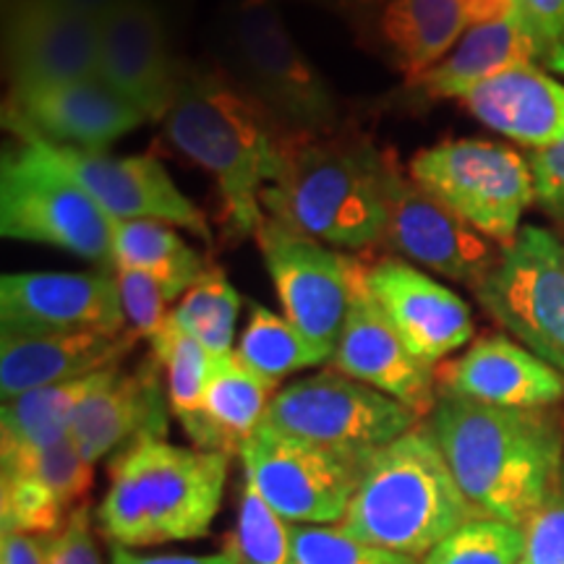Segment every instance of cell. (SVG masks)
Masks as SVG:
<instances>
[{
  "mask_svg": "<svg viewBox=\"0 0 564 564\" xmlns=\"http://www.w3.org/2000/svg\"><path fill=\"white\" fill-rule=\"evenodd\" d=\"M429 426L481 518L525 528L562 489L564 429L549 408L520 411L440 394Z\"/></svg>",
  "mask_w": 564,
  "mask_h": 564,
  "instance_id": "cell-1",
  "label": "cell"
},
{
  "mask_svg": "<svg viewBox=\"0 0 564 564\" xmlns=\"http://www.w3.org/2000/svg\"><path fill=\"white\" fill-rule=\"evenodd\" d=\"M162 126L175 150L215 178L232 236H253L267 217L262 194L285 171L293 133L232 76L209 70L183 74Z\"/></svg>",
  "mask_w": 564,
  "mask_h": 564,
  "instance_id": "cell-2",
  "label": "cell"
},
{
  "mask_svg": "<svg viewBox=\"0 0 564 564\" xmlns=\"http://www.w3.org/2000/svg\"><path fill=\"white\" fill-rule=\"evenodd\" d=\"M387 167L390 152L356 133L293 137L285 171L262 194L264 215L333 249H371L384 238Z\"/></svg>",
  "mask_w": 564,
  "mask_h": 564,
  "instance_id": "cell-3",
  "label": "cell"
},
{
  "mask_svg": "<svg viewBox=\"0 0 564 564\" xmlns=\"http://www.w3.org/2000/svg\"><path fill=\"white\" fill-rule=\"evenodd\" d=\"M228 468L223 453L139 440L112 463L97 528L126 549L204 539L220 512Z\"/></svg>",
  "mask_w": 564,
  "mask_h": 564,
  "instance_id": "cell-4",
  "label": "cell"
},
{
  "mask_svg": "<svg viewBox=\"0 0 564 564\" xmlns=\"http://www.w3.org/2000/svg\"><path fill=\"white\" fill-rule=\"evenodd\" d=\"M465 499L429 423L377 449L366 463L343 528L366 544L423 560L468 520Z\"/></svg>",
  "mask_w": 564,
  "mask_h": 564,
  "instance_id": "cell-5",
  "label": "cell"
},
{
  "mask_svg": "<svg viewBox=\"0 0 564 564\" xmlns=\"http://www.w3.org/2000/svg\"><path fill=\"white\" fill-rule=\"evenodd\" d=\"M0 232L112 270V220L40 139L19 137L3 152Z\"/></svg>",
  "mask_w": 564,
  "mask_h": 564,
  "instance_id": "cell-6",
  "label": "cell"
},
{
  "mask_svg": "<svg viewBox=\"0 0 564 564\" xmlns=\"http://www.w3.org/2000/svg\"><path fill=\"white\" fill-rule=\"evenodd\" d=\"M228 40L232 79L288 133L316 137L340 129L333 89L293 40L274 0H236Z\"/></svg>",
  "mask_w": 564,
  "mask_h": 564,
  "instance_id": "cell-7",
  "label": "cell"
},
{
  "mask_svg": "<svg viewBox=\"0 0 564 564\" xmlns=\"http://www.w3.org/2000/svg\"><path fill=\"white\" fill-rule=\"evenodd\" d=\"M408 173L499 249L514 241L523 215L535 204L528 158L499 141H440L415 152Z\"/></svg>",
  "mask_w": 564,
  "mask_h": 564,
  "instance_id": "cell-8",
  "label": "cell"
},
{
  "mask_svg": "<svg viewBox=\"0 0 564 564\" xmlns=\"http://www.w3.org/2000/svg\"><path fill=\"white\" fill-rule=\"evenodd\" d=\"M419 423L408 405L335 369L280 387L264 415L274 432L361 460Z\"/></svg>",
  "mask_w": 564,
  "mask_h": 564,
  "instance_id": "cell-9",
  "label": "cell"
},
{
  "mask_svg": "<svg viewBox=\"0 0 564 564\" xmlns=\"http://www.w3.org/2000/svg\"><path fill=\"white\" fill-rule=\"evenodd\" d=\"M476 301L520 345L564 373V241L523 225L474 288Z\"/></svg>",
  "mask_w": 564,
  "mask_h": 564,
  "instance_id": "cell-10",
  "label": "cell"
},
{
  "mask_svg": "<svg viewBox=\"0 0 564 564\" xmlns=\"http://www.w3.org/2000/svg\"><path fill=\"white\" fill-rule=\"evenodd\" d=\"M253 238L280 299L282 316L314 345L324 361H333L364 262L288 228L274 217H264Z\"/></svg>",
  "mask_w": 564,
  "mask_h": 564,
  "instance_id": "cell-11",
  "label": "cell"
},
{
  "mask_svg": "<svg viewBox=\"0 0 564 564\" xmlns=\"http://www.w3.org/2000/svg\"><path fill=\"white\" fill-rule=\"evenodd\" d=\"M243 476L293 525H340L366 463L270 426L246 442Z\"/></svg>",
  "mask_w": 564,
  "mask_h": 564,
  "instance_id": "cell-12",
  "label": "cell"
},
{
  "mask_svg": "<svg viewBox=\"0 0 564 564\" xmlns=\"http://www.w3.org/2000/svg\"><path fill=\"white\" fill-rule=\"evenodd\" d=\"M382 246L405 262L442 278L476 288L494 264L499 251L494 241L460 220L447 204L403 173L390 152L387 167V223Z\"/></svg>",
  "mask_w": 564,
  "mask_h": 564,
  "instance_id": "cell-13",
  "label": "cell"
},
{
  "mask_svg": "<svg viewBox=\"0 0 564 564\" xmlns=\"http://www.w3.org/2000/svg\"><path fill=\"white\" fill-rule=\"evenodd\" d=\"M0 333H110L126 316L116 272H11L0 278Z\"/></svg>",
  "mask_w": 564,
  "mask_h": 564,
  "instance_id": "cell-14",
  "label": "cell"
},
{
  "mask_svg": "<svg viewBox=\"0 0 564 564\" xmlns=\"http://www.w3.org/2000/svg\"><path fill=\"white\" fill-rule=\"evenodd\" d=\"M144 123V112L100 76L11 89L6 102V126L17 137H32L53 147L108 152V147Z\"/></svg>",
  "mask_w": 564,
  "mask_h": 564,
  "instance_id": "cell-15",
  "label": "cell"
},
{
  "mask_svg": "<svg viewBox=\"0 0 564 564\" xmlns=\"http://www.w3.org/2000/svg\"><path fill=\"white\" fill-rule=\"evenodd\" d=\"M45 144V141H42ZM110 220H158L212 241L204 212L181 192L167 167L150 154H108L45 144Z\"/></svg>",
  "mask_w": 564,
  "mask_h": 564,
  "instance_id": "cell-16",
  "label": "cell"
},
{
  "mask_svg": "<svg viewBox=\"0 0 564 564\" xmlns=\"http://www.w3.org/2000/svg\"><path fill=\"white\" fill-rule=\"evenodd\" d=\"M11 89L100 76V21L55 0H19L3 13Z\"/></svg>",
  "mask_w": 564,
  "mask_h": 564,
  "instance_id": "cell-17",
  "label": "cell"
},
{
  "mask_svg": "<svg viewBox=\"0 0 564 564\" xmlns=\"http://www.w3.org/2000/svg\"><path fill=\"white\" fill-rule=\"evenodd\" d=\"M100 79L147 121H162L178 97L183 74L167 47L158 0H123L100 21Z\"/></svg>",
  "mask_w": 564,
  "mask_h": 564,
  "instance_id": "cell-18",
  "label": "cell"
},
{
  "mask_svg": "<svg viewBox=\"0 0 564 564\" xmlns=\"http://www.w3.org/2000/svg\"><path fill=\"white\" fill-rule=\"evenodd\" d=\"M366 285L408 350L426 366L442 364L474 340L476 324L468 303L421 267L384 257L366 270Z\"/></svg>",
  "mask_w": 564,
  "mask_h": 564,
  "instance_id": "cell-19",
  "label": "cell"
},
{
  "mask_svg": "<svg viewBox=\"0 0 564 564\" xmlns=\"http://www.w3.org/2000/svg\"><path fill=\"white\" fill-rule=\"evenodd\" d=\"M366 270L358 272L352 301L345 316L340 343L333 356V369L390 394L421 415H432L440 390L434 366H426L408 350L403 337L371 299Z\"/></svg>",
  "mask_w": 564,
  "mask_h": 564,
  "instance_id": "cell-20",
  "label": "cell"
},
{
  "mask_svg": "<svg viewBox=\"0 0 564 564\" xmlns=\"http://www.w3.org/2000/svg\"><path fill=\"white\" fill-rule=\"evenodd\" d=\"M167 390H162L160 364L150 358L137 371L112 366L70 419L68 436L95 465L129 449L139 440H165Z\"/></svg>",
  "mask_w": 564,
  "mask_h": 564,
  "instance_id": "cell-21",
  "label": "cell"
},
{
  "mask_svg": "<svg viewBox=\"0 0 564 564\" xmlns=\"http://www.w3.org/2000/svg\"><path fill=\"white\" fill-rule=\"evenodd\" d=\"M436 390L484 405L544 411L564 400V373L518 340L489 335L436 371Z\"/></svg>",
  "mask_w": 564,
  "mask_h": 564,
  "instance_id": "cell-22",
  "label": "cell"
},
{
  "mask_svg": "<svg viewBox=\"0 0 564 564\" xmlns=\"http://www.w3.org/2000/svg\"><path fill=\"white\" fill-rule=\"evenodd\" d=\"M512 11L514 0H390L379 11L377 32L392 66L411 84L440 66L465 32Z\"/></svg>",
  "mask_w": 564,
  "mask_h": 564,
  "instance_id": "cell-23",
  "label": "cell"
},
{
  "mask_svg": "<svg viewBox=\"0 0 564 564\" xmlns=\"http://www.w3.org/2000/svg\"><path fill=\"white\" fill-rule=\"evenodd\" d=\"M133 343L131 333H0V398L13 400L112 369Z\"/></svg>",
  "mask_w": 564,
  "mask_h": 564,
  "instance_id": "cell-24",
  "label": "cell"
},
{
  "mask_svg": "<svg viewBox=\"0 0 564 564\" xmlns=\"http://www.w3.org/2000/svg\"><path fill=\"white\" fill-rule=\"evenodd\" d=\"M457 102L486 129L531 152L564 139V84L539 63L502 70Z\"/></svg>",
  "mask_w": 564,
  "mask_h": 564,
  "instance_id": "cell-25",
  "label": "cell"
},
{
  "mask_svg": "<svg viewBox=\"0 0 564 564\" xmlns=\"http://www.w3.org/2000/svg\"><path fill=\"white\" fill-rule=\"evenodd\" d=\"M278 390V384L246 369L236 352L217 356L202 408L181 423L183 432L188 434L194 447L207 453L241 455L246 442L264 423L267 408Z\"/></svg>",
  "mask_w": 564,
  "mask_h": 564,
  "instance_id": "cell-26",
  "label": "cell"
},
{
  "mask_svg": "<svg viewBox=\"0 0 564 564\" xmlns=\"http://www.w3.org/2000/svg\"><path fill=\"white\" fill-rule=\"evenodd\" d=\"M535 63V45L518 13L484 21L463 34L440 66L411 82L429 97H463L491 76Z\"/></svg>",
  "mask_w": 564,
  "mask_h": 564,
  "instance_id": "cell-27",
  "label": "cell"
},
{
  "mask_svg": "<svg viewBox=\"0 0 564 564\" xmlns=\"http://www.w3.org/2000/svg\"><path fill=\"white\" fill-rule=\"evenodd\" d=\"M108 371L110 369L3 400V408H0V460L37 453V449L66 440L76 408L102 382Z\"/></svg>",
  "mask_w": 564,
  "mask_h": 564,
  "instance_id": "cell-28",
  "label": "cell"
},
{
  "mask_svg": "<svg viewBox=\"0 0 564 564\" xmlns=\"http://www.w3.org/2000/svg\"><path fill=\"white\" fill-rule=\"evenodd\" d=\"M112 267L150 272L165 285L173 306L204 272L207 259L175 225L158 220H112Z\"/></svg>",
  "mask_w": 564,
  "mask_h": 564,
  "instance_id": "cell-29",
  "label": "cell"
},
{
  "mask_svg": "<svg viewBox=\"0 0 564 564\" xmlns=\"http://www.w3.org/2000/svg\"><path fill=\"white\" fill-rule=\"evenodd\" d=\"M232 352L246 369L278 387L282 379L295 371L327 364L285 316L274 314L259 303H251L249 319H246Z\"/></svg>",
  "mask_w": 564,
  "mask_h": 564,
  "instance_id": "cell-30",
  "label": "cell"
},
{
  "mask_svg": "<svg viewBox=\"0 0 564 564\" xmlns=\"http://www.w3.org/2000/svg\"><path fill=\"white\" fill-rule=\"evenodd\" d=\"M241 293L220 267H209L173 306L171 322L199 340L215 356L236 350V327L241 316Z\"/></svg>",
  "mask_w": 564,
  "mask_h": 564,
  "instance_id": "cell-31",
  "label": "cell"
},
{
  "mask_svg": "<svg viewBox=\"0 0 564 564\" xmlns=\"http://www.w3.org/2000/svg\"><path fill=\"white\" fill-rule=\"evenodd\" d=\"M150 345L152 358L165 373L171 413L181 423L188 421L202 408L217 356L204 348L199 340H194L192 335L175 327L171 319L152 337Z\"/></svg>",
  "mask_w": 564,
  "mask_h": 564,
  "instance_id": "cell-32",
  "label": "cell"
},
{
  "mask_svg": "<svg viewBox=\"0 0 564 564\" xmlns=\"http://www.w3.org/2000/svg\"><path fill=\"white\" fill-rule=\"evenodd\" d=\"M228 549L238 564H293V523L280 518L246 476Z\"/></svg>",
  "mask_w": 564,
  "mask_h": 564,
  "instance_id": "cell-33",
  "label": "cell"
},
{
  "mask_svg": "<svg viewBox=\"0 0 564 564\" xmlns=\"http://www.w3.org/2000/svg\"><path fill=\"white\" fill-rule=\"evenodd\" d=\"M525 531L491 518H474L449 533L421 564H520Z\"/></svg>",
  "mask_w": 564,
  "mask_h": 564,
  "instance_id": "cell-34",
  "label": "cell"
},
{
  "mask_svg": "<svg viewBox=\"0 0 564 564\" xmlns=\"http://www.w3.org/2000/svg\"><path fill=\"white\" fill-rule=\"evenodd\" d=\"M0 468L11 476L37 478L40 484L58 494L63 505L70 510L79 507L76 502H82L95 484V465L79 453L70 436L51 444V447L37 449V453L6 457V460H0Z\"/></svg>",
  "mask_w": 564,
  "mask_h": 564,
  "instance_id": "cell-35",
  "label": "cell"
},
{
  "mask_svg": "<svg viewBox=\"0 0 564 564\" xmlns=\"http://www.w3.org/2000/svg\"><path fill=\"white\" fill-rule=\"evenodd\" d=\"M0 531L24 535H58L74 512L58 494L30 476H0Z\"/></svg>",
  "mask_w": 564,
  "mask_h": 564,
  "instance_id": "cell-36",
  "label": "cell"
},
{
  "mask_svg": "<svg viewBox=\"0 0 564 564\" xmlns=\"http://www.w3.org/2000/svg\"><path fill=\"white\" fill-rule=\"evenodd\" d=\"M293 564H421L387 552L345 531L343 525H293Z\"/></svg>",
  "mask_w": 564,
  "mask_h": 564,
  "instance_id": "cell-37",
  "label": "cell"
},
{
  "mask_svg": "<svg viewBox=\"0 0 564 564\" xmlns=\"http://www.w3.org/2000/svg\"><path fill=\"white\" fill-rule=\"evenodd\" d=\"M112 272H116L118 295H121L126 329L137 340H152L171 319L173 299L150 272L131 270V267H112Z\"/></svg>",
  "mask_w": 564,
  "mask_h": 564,
  "instance_id": "cell-38",
  "label": "cell"
},
{
  "mask_svg": "<svg viewBox=\"0 0 564 564\" xmlns=\"http://www.w3.org/2000/svg\"><path fill=\"white\" fill-rule=\"evenodd\" d=\"M535 45V63L564 76V0H514Z\"/></svg>",
  "mask_w": 564,
  "mask_h": 564,
  "instance_id": "cell-39",
  "label": "cell"
},
{
  "mask_svg": "<svg viewBox=\"0 0 564 564\" xmlns=\"http://www.w3.org/2000/svg\"><path fill=\"white\" fill-rule=\"evenodd\" d=\"M520 564H564V491L560 489L528 520Z\"/></svg>",
  "mask_w": 564,
  "mask_h": 564,
  "instance_id": "cell-40",
  "label": "cell"
},
{
  "mask_svg": "<svg viewBox=\"0 0 564 564\" xmlns=\"http://www.w3.org/2000/svg\"><path fill=\"white\" fill-rule=\"evenodd\" d=\"M535 204L554 217H564V139L544 150L528 152Z\"/></svg>",
  "mask_w": 564,
  "mask_h": 564,
  "instance_id": "cell-41",
  "label": "cell"
},
{
  "mask_svg": "<svg viewBox=\"0 0 564 564\" xmlns=\"http://www.w3.org/2000/svg\"><path fill=\"white\" fill-rule=\"evenodd\" d=\"M91 523L95 520H91L87 505L74 507V512L68 514L66 528L55 535L51 562L47 564H102Z\"/></svg>",
  "mask_w": 564,
  "mask_h": 564,
  "instance_id": "cell-42",
  "label": "cell"
},
{
  "mask_svg": "<svg viewBox=\"0 0 564 564\" xmlns=\"http://www.w3.org/2000/svg\"><path fill=\"white\" fill-rule=\"evenodd\" d=\"M55 535L3 533L0 539V564H47Z\"/></svg>",
  "mask_w": 564,
  "mask_h": 564,
  "instance_id": "cell-43",
  "label": "cell"
},
{
  "mask_svg": "<svg viewBox=\"0 0 564 564\" xmlns=\"http://www.w3.org/2000/svg\"><path fill=\"white\" fill-rule=\"evenodd\" d=\"M110 564H238V562L228 546H225L223 552H212V554H158V556L137 554L133 549H126V546H112Z\"/></svg>",
  "mask_w": 564,
  "mask_h": 564,
  "instance_id": "cell-44",
  "label": "cell"
},
{
  "mask_svg": "<svg viewBox=\"0 0 564 564\" xmlns=\"http://www.w3.org/2000/svg\"><path fill=\"white\" fill-rule=\"evenodd\" d=\"M55 3L66 6V9L79 11V13H84V17H89V19L102 21L112 9H118V6H121L123 0H55Z\"/></svg>",
  "mask_w": 564,
  "mask_h": 564,
  "instance_id": "cell-45",
  "label": "cell"
},
{
  "mask_svg": "<svg viewBox=\"0 0 564 564\" xmlns=\"http://www.w3.org/2000/svg\"><path fill=\"white\" fill-rule=\"evenodd\" d=\"M327 3H333L343 11H369V9H384L390 0H327Z\"/></svg>",
  "mask_w": 564,
  "mask_h": 564,
  "instance_id": "cell-46",
  "label": "cell"
},
{
  "mask_svg": "<svg viewBox=\"0 0 564 564\" xmlns=\"http://www.w3.org/2000/svg\"><path fill=\"white\" fill-rule=\"evenodd\" d=\"M17 3H19V0H3V13H6V11H11L13 6H17Z\"/></svg>",
  "mask_w": 564,
  "mask_h": 564,
  "instance_id": "cell-47",
  "label": "cell"
},
{
  "mask_svg": "<svg viewBox=\"0 0 564 564\" xmlns=\"http://www.w3.org/2000/svg\"><path fill=\"white\" fill-rule=\"evenodd\" d=\"M562 491H564V474H562Z\"/></svg>",
  "mask_w": 564,
  "mask_h": 564,
  "instance_id": "cell-48",
  "label": "cell"
}]
</instances>
